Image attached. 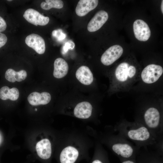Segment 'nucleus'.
I'll use <instances>...</instances> for the list:
<instances>
[{
  "mask_svg": "<svg viewBox=\"0 0 163 163\" xmlns=\"http://www.w3.org/2000/svg\"><path fill=\"white\" fill-rule=\"evenodd\" d=\"M63 5V2L61 0H46L45 2H42L40 4L41 8L45 10H48L52 8L60 9Z\"/></svg>",
  "mask_w": 163,
  "mask_h": 163,
  "instance_id": "obj_19",
  "label": "nucleus"
},
{
  "mask_svg": "<svg viewBox=\"0 0 163 163\" xmlns=\"http://www.w3.org/2000/svg\"><path fill=\"white\" fill-rule=\"evenodd\" d=\"M163 73V69L160 65L151 64L146 66L142 70L141 77L144 83L150 84L158 81Z\"/></svg>",
  "mask_w": 163,
  "mask_h": 163,
  "instance_id": "obj_2",
  "label": "nucleus"
},
{
  "mask_svg": "<svg viewBox=\"0 0 163 163\" xmlns=\"http://www.w3.org/2000/svg\"><path fill=\"white\" fill-rule=\"evenodd\" d=\"M36 149L37 154L42 159L49 158L51 155V144L47 139H42L36 144Z\"/></svg>",
  "mask_w": 163,
  "mask_h": 163,
  "instance_id": "obj_11",
  "label": "nucleus"
},
{
  "mask_svg": "<svg viewBox=\"0 0 163 163\" xmlns=\"http://www.w3.org/2000/svg\"><path fill=\"white\" fill-rule=\"evenodd\" d=\"M78 152L75 148L68 146L61 152L60 155L61 163H74L78 156Z\"/></svg>",
  "mask_w": 163,
  "mask_h": 163,
  "instance_id": "obj_13",
  "label": "nucleus"
},
{
  "mask_svg": "<svg viewBox=\"0 0 163 163\" xmlns=\"http://www.w3.org/2000/svg\"><path fill=\"white\" fill-rule=\"evenodd\" d=\"M122 163H135L133 161H127L123 162Z\"/></svg>",
  "mask_w": 163,
  "mask_h": 163,
  "instance_id": "obj_26",
  "label": "nucleus"
},
{
  "mask_svg": "<svg viewBox=\"0 0 163 163\" xmlns=\"http://www.w3.org/2000/svg\"><path fill=\"white\" fill-rule=\"evenodd\" d=\"M112 149L115 153L124 158L130 157L133 152L132 147L126 143H116L112 146Z\"/></svg>",
  "mask_w": 163,
  "mask_h": 163,
  "instance_id": "obj_17",
  "label": "nucleus"
},
{
  "mask_svg": "<svg viewBox=\"0 0 163 163\" xmlns=\"http://www.w3.org/2000/svg\"><path fill=\"white\" fill-rule=\"evenodd\" d=\"M108 18V14L106 11L103 10L98 11L88 23V30L94 32L98 30L106 23Z\"/></svg>",
  "mask_w": 163,
  "mask_h": 163,
  "instance_id": "obj_7",
  "label": "nucleus"
},
{
  "mask_svg": "<svg viewBox=\"0 0 163 163\" xmlns=\"http://www.w3.org/2000/svg\"><path fill=\"white\" fill-rule=\"evenodd\" d=\"M137 72L134 66L127 62L120 63L113 74L115 90H122L130 85L138 75Z\"/></svg>",
  "mask_w": 163,
  "mask_h": 163,
  "instance_id": "obj_1",
  "label": "nucleus"
},
{
  "mask_svg": "<svg viewBox=\"0 0 163 163\" xmlns=\"http://www.w3.org/2000/svg\"><path fill=\"white\" fill-rule=\"evenodd\" d=\"M53 76L57 78L64 77L69 70V66L67 62L63 59L59 58L54 61Z\"/></svg>",
  "mask_w": 163,
  "mask_h": 163,
  "instance_id": "obj_15",
  "label": "nucleus"
},
{
  "mask_svg": "<svg viewBox=\"0 0 163 163\" xmlns=\"http://www.w3.org/2000/svg\"><path fill=\"white\" fill-rule=\"evenodd\" d=\"M127 134L130 139L138 141L146 140L149 138L150 136L148 129L144 126L130 130L128 132Z\"/></svg>",
  "mask_w": 163,
  "mask_h": 163,
  "instance_id": "obj_16",
  "label": "nucleus"
},
{
  "mask_svg": "<svg viewBox=\"0 0 163 163\" xmlns=\"http://www.w3.org/2000/svg\"><path fill=\"white\" fill-rule=\"evenodd\" d=\"M15 71L11 69H8L6 71L5 77L6 79L8 81L11 82H14L16 81L15 79Z\"/></svg>",
  "mask_w": 163,
  "mask_h": 163,
  "instance_id": "obj_20",
  "label": "nucleus"
},
{
  "mask_svg": "<svg viewBox=\"0 0 163 163\" xmlns=\"http://www.w3.org/2000/svg\"><path fill=\"white\" fill-rule=\"evenodd\" d=\"M27 75V72L24 70H21L18 72H15V79L16 81L21 82L25 80Z\"/></svg>",
  "mask_w": 163,
  "mask_h": 163,
  "instance_id": "obj_21",
  "label": "nucleus"
},
{
  "mask_svg": "<svg viewBox=\"0 0 163 163\" xmlns=\"http://www.w3.org/2000/svg\"><path fill=\"white\" fill-rule=\"evenodd\" d=\"M75 75L77 79L82 84L89 85L93 81L92 73L89 68L86 66L80 67L76 71Z\"/></svg>",
  "mask_w": 163,
  "mask_h": 163,
  "instance_id": "obj_12",
  "label": "nucleus"
},
{
  "mask_svg": "<svg viewBox=\"0 0 163 163\" xmlns=\"http://www.w3.org/2000/svg\"><path fill=\"white\" fill-rule=\"evenodd\" d=\"M163 1H162L161 2V12L162 14H163Z\"/></svg>",
  "mask_w": 163,
  "mask_h": 163,
  "instance_id": "obj_25",
  "label": "nucleus"
},
{
  "mask_svg": "<svg viewBox=\"0 0 163 163\" xmlns=\"http://www.w3.org/2000/svg\"><path fill=\"white\" fill-rule=\"evenodd\" d=\"M23 16L28 22L36 26H45L48 24L50 21L48 17L44 16L32 8L26 10Z\"/></svg>",
  "mask_w": 163,
  "mask_h": 163,
  "instance_id": "obj_5",
  "label": "nucleus"
},
{
  "mask_svg": "<svg viewBox=\"0 0 163 163\" xmlns=\"http://www.w3.org/2000/svg\"><path fill=\"white\" fill-rule=\"evenodd\" d=\"M92 163H102V162L99 160H95Z\"/></svg>",
  "mask_w": 163,
  "mask_h": 163,
  "instance_id": "obj_24",
  "label": "nucleus"
},
{
  "mask_svg": "<svg viewBox=\"0 0 163 163\" xmlns=\"http://www.w3.org/2000/svg\"><path fill=\"white\" fill-rule=\"evenodd\" d=\"M51 99L50 94L46 92L41 93L34 92L30 93L27 97L29 104L33 106L46 104L50 102Z\"/></svg>",
  "mask_w": 163,
  "mask_h": 163,
  "instance_id": "obj_10",
  "label": "nucleus"
},
{
  "mask_svg": "<svg viewBox=\"0 0 163 163\" xmlns=\"http://www.w3.org/2000/svg\"><path fill=\"white\" fill-rule=\"evenodd\" d=\"M7 40L6 35L0 32V48L5 45Z\"/></svg>",
  "mask_w": 163,
  "mask_h": 163,
  "instance_id": "obj_22",
  "label": "nucleus"
},
{
  "mask_svg": "<svg viewBox=\"0 0 163 163\" xmlns=\"http://www.w3.org/2000/svg\"><path fill=\"white\" fill-rule=\"evenodd\" d=\"M144 119L145 123L151 128H157L159 125L160 114L158 110L154 107H150L145 111Z\"/></svg>",
  "mask_w": 163,
  "mask_h": 163,
  "instance_id": "obj_8",
  "label": "nucleus"
},
{
  "mask_svg": "<svg viewBox=\"0 0 163 163\" xmlns=\"http://www.w3.org/2000/svg\"><path fill=\"white\" fill-rule=\"evenodd\" d=\"M92 106L89 102L83 101L78 104L74 109V114L78 118L87 119L91 114Z\"/></svg>",
  "mask_w": 163,
  "mask_h": 163,
  "instance_id": "obj_14",
  "label": "nucleus"
},
{
  "mask_svg": "<svg viewBox=\"0 0 163 163\" xmlns=\"http://www.w3.org/2000/svg\"><path fill=\"white\" fill-rule=\"evenodd\" d=\"M133 30L135 37L141 41H147L151 36V31L148 24L144 21L137 19L133 25Z\"/></svg>",
  "mask_w": 163,
  "mask_h": 163,
  "instance_id": "obj_4",
  "label": "nucleus"
},
{
  "mask_svg": "<svg viewBox=\"0 0 163 163\" xmlns=\"http://www.w3.org/2000/svg\"><path fill=\"white\" fill-rule=\"evenodd\" d=\"M26 44L40 54L44 53L45 51L46 46L45 41L40 35L31 34L27 37L25 39Z\"/></svg>",
  "mask_w": 163,
  "mask_h": 163,
  "instance_id": "obj_6",
  "label": "nucleus"
},
{
  "mask_svg": "<svg viewBox=\"0 0 163 163\" xmlns=\"http://www.w3.org/2000/svg\"><path fill=\"white\" fill-rule=\"evenodd\" d=\"M7 24L5 20L0 16V32L4 31L6 29Z\"/></svg>",
  "mask_w": 163,
  "mask_h": 163,
  "instance_id": "obj_23",
  "label": "nucleus"
},
{
  "mask_svg": "<svg viewBox=\"0 0 163 163\" xmlns=\"http://www.w3.org/2000/svg\"><path fill=\"white\" fill-rule=\"evenodd\" d=\"M98 3L97 0H79L75 8L76 13L79 16H84L95 9Z\"/></svg>",
  "mask_w": 163,
  "mask_h": 163,
  "instance_id": "obj_9",
  "label": "nucleus"
},
{
  "mask_svg": "<svg viewBox=\"0 0 163 163\" xmlns=\"http://www.w3.org/2000/svg\"><path fill=\"white\" fill-rule=\"evenodd\" d=\"M19 95V91L16 88L9 89L8 87L4 86L0 89V98L2 100L10 99L12 101H16L18 99Z\"/></svg>",
  "mask_w": 163,
  "mask_h": 163,
  "instance_id": "obj_18",
  "label": "nucleus"
},
{
  "mask_svg": "<svg viewBox=\"0 0 163 163\" xmlns=\"http://www.w3.org/2000/svg\"><path fill=\"white\" fill-rule=\"evenodd\" d=\"M123 53V48L119 45L112 46L102 55L101 61L104 65L108 66L112 64L118 59Z\"/></svg>",
  "mask_w": 163,
  "mask_h": 163,
  "instance_id": "obj_3",
  "label": "nucleus"
},
{
  "mask_svg": "<svg viewBox=\"0 0 163 163\" xmlns=\"http://www.w3.org/2000/svg\"><path fill=\"white\" fill-rule=\"evenodd\" d=\"M12 1V0H7V1Z\"/></svg>",
  "mask_w": 163,
  "mask_h": 163,
  "instance_id": "obj_27",
  "label": "nucleus"
},
{
  "mask_svg": "<svg viewBox=\"0 0 163 163\" xmlns=\"http://www.w3.org/2000/svg\"><path fill=\"white\" fill-rule=\"evenodd\" d=\"M37 108L35 109V111H37Z\"/></svg>",
  "mask_w": 163,
  "mask_h": 163,
  "instance_id": "obj_28",
  "label": "nucleus"
}]
</instances>
